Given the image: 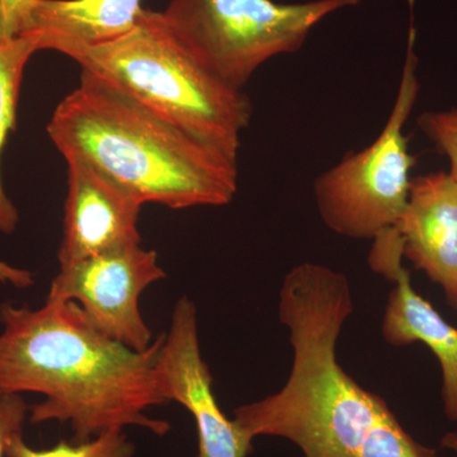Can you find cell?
Listing matches in <instances>:
<instances>
[{"instance_id": "6da1fadb", "label": "cell", "mask_w": 457, "mask_h": 457, "mask_svg": "<svg viewBox=\"0 0 457 457\" xmlns=\"http://www.w3.org/2000/svg\"><path fill=\"white\" fill-rule=\"evenodd\" d=\"M352 312L347 276L312 262L295 266L278 303L294 352L290 375L279 392L237 407L234 422L253 440L286 438L305 457H438L339 365L337 342Z\"/></svg>"}, {"instance_id": "7a4b0ae2", "label": "cell", "mask_w": 457, "mask_h": 457, "mask_svg": "<svg viewBox=\"0 0 457 457\" xmlns=\"http://www.w3.org/2000/svg\"><path fill=\"white\" fill-rule=\"evenodd\" d=\"M0 395L40 394L29 405L32 425L68 423L74 442L140 427L170 432L150 408L167 404L159 389L163 335L139 352L102 335L74 302L46 299L38 309L0 305Z\"/></svg>"}, {"instance_id": "3957f363", "label": "cell", "mask_w": 457, "mask_h": 457, "mask_svg": "<svg viewBox=\"0 0 457 457\" xmlns=\"http://www.w3.org/2000/svg\"><path fill=\"white\" fill-rule=\"evenodd\" d=\"M47 134L65 159L95 165L144 204L182 210L236 197L237 161L89 71L57 104Z\"/></svg>"}, {"instance_id": "277c9868", "label": "cell", "mask_w": 457, "mask_h": 457, "mask_svg": "<svg viewBox=\"0 0 457 457\" xmlns=\"http://www.w3.org/2000/svg\"><path fill=\"white\" fill-rule=\"evenodd\" d=\"M62 54L237 161L240 137L252 119L251 101L243 90L207 71L173 35L161 12L144 8L134 29L121 37L68 47Z\"/></svg>"}, {"instance_id": "5b68a950", "label": "cell", "mask_w": 457, "mask_h": 457, "mask_svg": "<svg viewBox=\"0 0 457 457\" xmlns=\"http://www.w3.org/2000/svg\"><path fill=\"white\" fill-rule=\"evenodd\" d=\"M361 0H171L161 12L180 44L230 88L243 90L264 62L299 51L324 18Z\"/></svg>"}, {"instance_id": "8992f818", "label": "cell", "mask_w": 457, "mask_h": 457, "mask_svg": "<svg viewBox=\"0 0 457 457\" xmlns=\"http://www.w3.org/2000/svg\"><path fill=\"white\" fill-rule=\"evenodd\" d=\"M414 42L411 27L398 95L380 135L314 180L319 215L339 236L374 240L395 228L407 206L414 158L404 128L420 89Z\"/></svg>"}, {"instance_id": "52a82bcc", "label": "cell", "mask_w": 457, "mask_h": 457, "mask_svg": "<svg viewBox=\"0 0 457 457\" xmlns=\"http://www.w3.org/2000/svg\"><path fill=\"white\" fill-rule=\"evenodd\" d=\"M165 278L156 252L122 246L60 266L46 299L77 303L102 335L143 352L155 339L141 315L140 297Z\"/></svg>"}, {"instance_id": "ba28073f", "label": "cell", "mask_w": 457, "mask_h": 457, "mask_svg": "<svg viewBox=\"0 0 457 457\" xmlns=\"http://www.w3.org/2000/svg\"><path fill=\"white\" fill-rule=\"evenodd\" d=\"M159 389L168 403H179L196 422L198 457H246L253 438L228 420L212 389V375L198 339L197 308L182 296L171 312L158 362Z\"/></svg>"}, {"instance_id": "9c48e42d", "label": "cell", "mask_w": 457, "mask_h": 457, "mask_svg": "<svg viewBox=\"0 0 457 457\" xmlns=\"http://www.w3.org/2000/svg\"><path fill=\"white\" fill-rule=\"evenodd\" d=\"M68 194L59 266L122 246L141 245L143 203L104 171L80 158H66Z\"/></svg>"}, {"instance_id": "30bf717a", "label": "cell", "mask_w": 457, "mask_h": 457, "mask_svg": "<svg viewBox=\"0 0 457 457\" xmlns=\"http://www.w3.org/2000/svg\"><path fill=\"white\" fill-rule=\"evenodd\" d=\"M402 260V242L395 230L374 239L370 267L394 284L381 332L393 347L420 342L432 351L441 366L445 414L451 422H457V327L447 323L432 303L414 290Z\"/></svg>"}, {"instance_id": "8fae6325", "label": "cell", "mask_w": 457, "mask_h": 457, "mask_svg": "<svg viewBox=\"0 0 457 457\" xmlns=\"http://www.w3.org/2000/svg\"><path fill=\"white\" fill-rule=\"evenodd\" d=\"M403 257L444 290L457 309V182L436 171L411 179L404 212L395 225Z\"/></svg>"}, {"instance_id": "7c38bea8", "label": "cell", "mask_w": 457, "mask_h": 457, "mask_svg": "<svg viewBox=\"0 0 457 457\" xmlns=\"http://www.w3.org/2000/svg\"><path fill=\"white\" fill-rule=\"evenodd\" d=\"M143 0H38L29 35L38 51L95 46L130 32Z\"/></svg>"}, {"instance_id": "4fadbf2b", "label": "cell", "mask_w": 457, "mask_h": 457, "mask_svg": "<svg viewBox=\"0 0 457 457\" xmlns=\"http://www.w3.org/2000/svg\"><path fill=\"white\" fill-rule=\"evenodd\" d=\"M37 51L29 35L12 40L0 38V156L16 126L18 99L27 62ZM18 222L20 212L3 187L0 176V233L13 234Z\"/></svg>"}, {"instance_id": "5bb4252c", "label": "cell", "mask_w": 457, "mask_h": 457, "mask_svg": "<svg viewBox=\"0 0 457 457\" xmlns=\"http://www.w3.org/2000/svg\"><path fill=\"white\" fill-rule=\"evenodd\" d=\"M7 457H134L135 445L129 440L123 429L101 433L88 441L59 442L54 447L35 450L23 440L22 433L9 441Z\"/></svg>"}, {"instance_id": "9a60e30c", "label": "cell", "mask_w": 457, "mask_h": 457, "mask_svg": "<svg viewBox=\"0 0 457 457\" xmlns=\"http://www.w3.org/2000/svg\"><path fill=\"white\" fill-rule=\"evenodd\" d=\"M420 130L438 153L450 161V176L457 182V110L425 112L417 120Z\"/></svg>"}, {"instance_id": "2e32d148", "label": "cell", "mask_w": 457, "mask_h": 457, "mask_svg": "<svg viewBox=\"0 0 457 457\" xmlns=\"http://www.w3.org/2000/svg\"><path fill=\"white\" fill-rule=\"evenodd\" d=\"M38 0H0V38L12 40L31 29Z\"/></svg>"}, {"instance_id": "e0dca14e", "label": "cell", "mask_w": 457, "mask_h": 457, "mask_svg": "<svg viewBox=\"0 0 457 457\" xmlns=\"http://www.w3.org/2000/svg\"><path fill=\"white\" fill-rule=\"evenodd\" d=\"M29 411V405L22 395H0V457H7L9 441L23 433Z\"/></svg>"}, {"instance_id": "ac0fdd59", "label": "cell", "mask_w": 457, "mask_h": 457, "mask_svg": "<svg viewBox=\"0 0 457 457\" xmlns=\"http://www.w3.org/2000/svg\"><path fill=\"white\" fill-rule=\"evenodd\" d=\"M0 284L12 286L18 290H25L32 287L35 278L29 270L18 269L0 261Z\"/></svg>"}, {"instance_id": "d6986e66", "label": "cell", "mask_w": 457, "mask_h": 457, "mask_svg": "<svg viewBox=\"0 0 457 457\" xmlns=\"http://www.w3.org/2000/svg\"><path fill=\"white\" fill-rule=\"evenodd\" d=\"M441 445L444 449L453 451V455L457 457V431L447 432L442 437Z\"/></svg>"}]
</instances>
